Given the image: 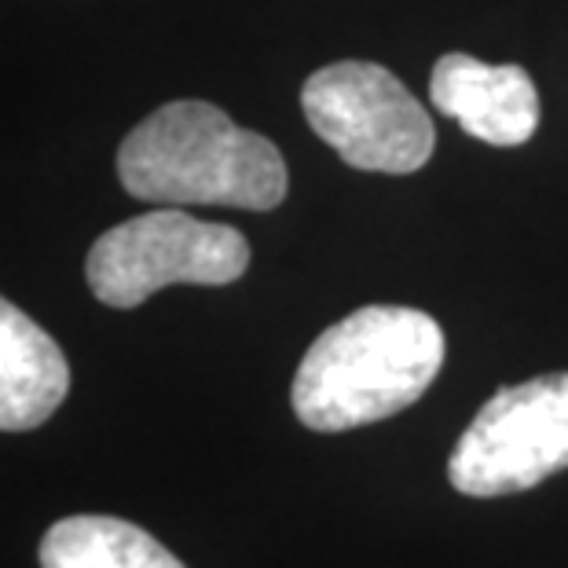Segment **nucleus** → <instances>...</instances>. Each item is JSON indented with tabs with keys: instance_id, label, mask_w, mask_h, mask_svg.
<instances>
[{
	"instance_id": "f257e3e1",
	"label": "nucleus",
	"mask_w": 568,
	"mask_h": 568,
	"mask_svg": "<svg viewBox=\"0 0 568 568\" xmlns=\"http://www.w3.org/2000/svg\"><path fill=\"white\" fill-rule=\"evenodd\" d=\"M444 367V331L422 308L367 305L326 326L294 378V415L316 433L371 426L422 400Z\"/></svg>"
},
{
	"instance_id": "f03ea898",
	"label": "nucleus",
	"mask_w": 568,
	"mask_h": 568,
	"mask_svg": "<svg viewBox=\"0 0 568 568\" xmlns=\"http://www.w3.org/2000/svg\"><path fill=\"white\" fill-rule=\"evenodd\" d=\"M129 195L162 205L275 210L286 199V162L261 132L239 129L221 106L176 100L148 114L118 151Z\"/></svg>"
},
{
	"instance_id": "7ed1b4c3",
	"label": "nucleus",
	"mask_w": 568,
	"mask_h": 568,
	"mask_svg": "<svg viewBox=\"0 0 568 568\" xmlns=\"http://www.w3.org/2000/svg\"><path fill=\"white\" fill-rule=\"evenodd\" d=\"M250 268V243L227 224H210L180 205L140 213L95 239L84 261L92 294L111 308H136L162 286H227Z\"/></svg>"
},
{
	"instance_id": "20e7f679",
	"label": "nucleus",
	"mask_w": 568,
	"mask_h": 568,
	"mask_svg": "<svg viewBox=\"0 0 568 568\" xmlns=\"http://www.w3.org/2000/svg\"><path fill=\"white\" fill-rule=\"evenodd\" d=\"M301 106L312 132L364 173L407 176L433 159V118L378 63L345 59L316 70L301 89Z\"/></svg>"
},
{
	"instance_id": "39448f33",
	"label": "nucleus",
	"mask_w": 568,
	"mask_h": 568,
	"mask_svg": "<svg viewBox=\"0 0 568 568\" xmlns=\"http://www.w3.org/2000/svg\"><path fill=\"white\" fill-rule=\"evenodd\" d=\"M568 469V371L506 385L458 437L447 477L463 495L495 499Z\"/></svg>"
},
{
	"instance_id": "423d86ee",
	"label": "nucleus",
	"mask_w": 568,
	"mask_h": 568,
	"mask_svg": "<svg viewBox=\"0 0 568 568\" xmlns=\"http://www.w3.org/2000/svg\"><path fill=\"white\" fill-rule=\"evenodd\" d=\"M429 100L455 118L466 136L491 148H521L539 129V92L525 67H491L477 55L447 52L429 78Z\"/></svg>"
},
{
	"instance_id": "0eeeda50",
	"label": "nucleus",
	"mask_w": 568,
	"mask_h": 568,
	"mask_svg": "<svg viewBox=\"0 0 568 568\" xmlns=\"http://www.w3.org/2000/svg\"><path fill=\"white\" fill-rule=\"evenodd\" d=\"M70 393L63 348L19 305L0 297V429L44 426Z\"/></svg>"
},
{
	"instance_id": "6e6552de",
	"label": "nucleus",
	"mask_w": 568,
	"mask_h": 568,
	"mask_svg": "<svg viewBox=\"0 0 568 568\" xmlns=\"http://www.w3.org/2000/svg\"><path fill=\"white\" fill-rule=\"evenodd\" d=\"M41 568H184V561L122 517L78 514L44 531Z\"/></svg>"
}]
</instances>
